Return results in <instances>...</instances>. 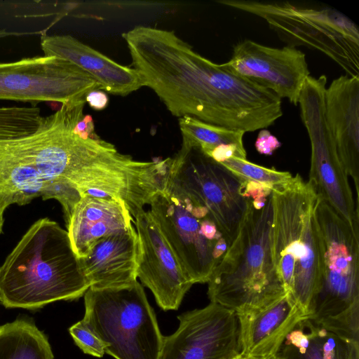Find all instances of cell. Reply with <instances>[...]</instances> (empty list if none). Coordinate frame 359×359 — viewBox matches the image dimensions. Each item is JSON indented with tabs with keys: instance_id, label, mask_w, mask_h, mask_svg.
Listing matches in <instances>:
<instances>
[{
	"instance_id": "cell-22",
	"label": "cell",
	"mask_w": 359,
	"mask_h": 359,
	"mask_svg": "<svg viewBox=\"0 0 359 359\" xmlns=\"http://www.w3.org/2000/svg\"><path fill=\"white\" fill-rule=\"evenodd\" d=\"M0 359H54L48 337L30 320L0 325Z\"/></svg>"
},
{
	"instance_id": "cell-25",
	"label": "cell",
	"mask_w": 359,
	"mask_h": 359,
	"mask_svg": "<svg viewBox=\"0 0 359 359\" xmlns=\"http://www.w3.org/2000/svg\"><path fill=\"white\" fill-rule=\"evenodd\" d=\"M69 332L75 344L84 353L97 358H102L106 353L104 342L83 319L72 325Z\"/></svg>"
},
{
	"instance_id": "cell-4",
	"label": "cell",
	"mask_w": 359,
	"mask_h": 359,
	"mask_svg": "<svg viewBox=\"0 0 359 359\" xmlns=\"http://www.w3.org/2000/svg\"><path fill=\"white\" fill-rule=\"evenodd\" d=\"M318 196L299 174L271 190V252L287 295L308 318L319 289L321 247L316 217Z\"/></svg>"
},
{
	"instance_id": "cell-31",
	"label": "cell",
	"mask_w": 359,
	"mask_h": 359,
	"mask_svg": "<svg viewBox=\"0 0 359 359\" xmlns=\"http://www.w3.org/2000/svg\"><path fill=\"white\" fill-rule=\"evenodd\" d=\"M3 224H4V217L0 216V233L2 232Z\"/></svg>"
},
{
	"instance_id": "cell-13",
	"label": "cell",
	"mask_w": 359,
	"mask_h": 359,
	"mask_svg": "<svg viewBox=\"0 0 359 359\" xmlns=\"http://www.w3.org/2000/svg\"><path fill=\"white\" fill-rule=\"evenodd\" d=\"M224 66L231 73L254 82L298 104L304 85L310 76L305 54L296 47L266 46L245 39L233 47Z\"/></svg>"
},
{
	"instance_id": "cell-2",
	"label": "cell",
	"mask_w": 359,
	"mask_h": 359,
	"mask_svg": "<svg viewBox=\"0 0 359 359\" xmlns=\"http://www.w3.org/2000/svg\"><path fill=\"white\" fill-rule=\"evenodd\" d=\"M271 190L245 182L246 212L235 239L207 283L210 302L236 315L266 307L287 294L271 252Z\"/></svg>"
},
{
	"instance_id": "cell-6",
	"label": "cell",
	"mask_w": 359,
	"mask_h": 359,
	"mask_svg": "<svg viewBox=\"0 0 359 359\" xmlns=\"http://www.w3.org/2000/svg\"><path fill=\"white\" fill-rule=\"evenodd\" d=\"M83 320L115 359H159L163 338L153 308L137 281L89 287Z\"/></svg>"
},
{
	"instance_id": "cell-11",
	"label": "cell",
	"mask_w": 359,
	"mask_h": 359,
	"mask_svg": "<svg viewBox=\"0 0 359 359\" xmlns=\"http://www.w3.org/2000/svg\"><path fill=\"white\" fill-rule=\"evenodd\" d=\"M101 90L99 83L75 64L55 56H34L0 62V100L74 105Z\"/></svg>"
},
{
	"instance_id": "cell-15",
	"label": "cell",
	"mask_w": 359,
	"mask_h": 359,
	"mask_svg": "<svg viewBox=\"0 0 359 359\" xmlns=\"http://www.w3.org/2000/svg\"><path fill=\"white\" fill-rule=\"evenodd\" d=\"M327 123L338 156L359 196V77L341 75L326 88Z\"/></svg>"
},
{
	"instance_id": "cell-16",
	"label": "cell",
	"mask_w": 359,
	"mask_h": 359,
	"mask_svg": "<svg viewBox=\"0 0 359 359\" xmlns=\"http://www.w3.org/2000/svg\"><path fill=\"white\" fill-rule=\"evenodd\" d=\"M236 316L240 352L250 359H277L288 334L307 318L287 294L266 307Z\"/></svg>"
},
{
	"instance_id": "cell-10",
	"label": "cell",
	"mask_w": 359,
	"mask_h": 359,
	"mask_svg": "<svg viewBox=\"0 0 359 359\" xmlns=\"http://www.w3.org/2000/svg\"><path fill=\"white\" fill-rule=\"evenodd\" d=\"M327 77L309 76L298 104L311 148L309 182L318 198L359 231L358 204L353 199L348 175L340 161L325 115Z\"/></svg>"
},
{
	"instance_id": "cell-12",
	"label": "cell",
	"mask_w": 359,
	"mask_h": 359,
	"mask_svg": "<svg viewBox=\"0 0 359 359\" xmlns=\"http://www.w3.org/2000/svg\"><path fill=\"white\" fill-rule=\"evenodd\" d=\"M177 318V330L163 338L159 359H227L240 352L233 311L210 302Z\"/></svg>"
},
{
	"instance_id": "cell-1",
	"label": "cell",
	"mask_w": 359,
	"mask_h": 359,
	"mask_svg": "<svg viewBox=\"0 0 359 359\" xmlns=\"http://www.w3.org/2000/svg\"><path fill=\"white\" fill-rule=\"evenodd\" d=\"M122 36L142 86L175 116L246 133L266 129L283 116L275 93L198 54L173 31L137 26Z\"/></svg>"
},
{
	"instance_id": "cell-9",
	"label": "cell",
	"mask_w": 359,
	"mask_h": 359,
	"mask_svg": "<svg viewBox=\"0 0 359 359\" xmlns=\"http://www.w3.org/2000/svg\"><path fill=\"white\" fill-rule=\"evenodd\" d=\"M149 205V211L189 278L194 284L208 283L229 245L207 211L165 187Z\"/></svg>"
},
{
	"instance_id": "cell-14",
	"label": "cell",
	"mask_w": 359,
	"mask_h": 359,
	"mask_svg": "<svg viewBox=\"0 0 359 359\" xmlns=\"http://www.w3.org/2000/svg\"><path fill=\"white\" fill-rule=\"evenodd\" d=\"M140 243L137 278L163 310H177L194 285L183 271L149 211L140 212L134 223Z\"/></svg>"
},
{
	"instance_id": "cell-23",
	"label": "cell",
	"mask_w": 359,
	"mask_h": 359,
	"mask_svg": "<svg viewBox=\"0 0 359 359\" xmlns=\"http://www.w3.org/2000/svg\"><path fill=\"white\" fill-rule=\"evenodd\" d=\"M179 126L182 136V149L196 148L206 155L222 145L243 146V131L205 123L189 116L180 117Z\"/></svg>"
},
{
	"instance_id": "cell-24",
	"label": "cell",
	"mask_w": 359,
	"mask_h": 359,
	"mask_svg": "<svg viewBox=\"0 0 359 359\" xmlns=\"http://www.w3.org/2000/svg\"><path fill=\"white\" fill-rule=\"evenodd\" d=\"M219 163L243 180L271 189L284 184L292 178V175L288 172L265 168L237 157L229 158Z\"/></svg>"
},
{
	"instance_id": "cell-26",
	"label": "cell",
	"mask_w": 359,
	"mask_h": 359,
	"mask_svg": "<svg viewBox=\"0 0 359 359\" xmlns=\"http://www.w3.org/2000/svg\"><path fill=\"white\" fill-rule=\"evenodd\" d=\"M255 145L260 154L270 156L280 147L281 143L269 130L262 129L258 133Z\"/></svg>"
},
{
	"instance_id": "cell-19",
	"label": "cell",
	"mask_w": 359,
	"mask_h": 359,
	"mask_svg": "<svg viewBox=\"0 0 359 359\" xmlns=\"http://www.w3.org/2000/svg\"><path fill=\"white\" fill-rule=\"evenodd\" d=\"M44 55L68 60L90 74L100 85L101 90L121 96L137 90L142 86L134 68L121 65L99 51L70 35H47L40 40Z\"/></svg>"
},
{
	"instance_id": "cell-27",
	"label": "cell",
	"mask_w": 359,
	"mask_h": 359,
	"mask_svg": "<svg viewBox=\"0 0 359 359\" xmlns=\"http://www.w3.org/2000/svg\"><path fill=\"white\" fill-rule=\"evenodd\" d=\"M86 102L94 109L102 110L109 103L107 95L100 90H95L89 92L86 96Z\"/></svg>"
},
{
	"instance_id": "cell-30",
	"label": "cell",
	"mask_w": 359,
	"mask_h": 359,
	"mask_svg": "<svg viewBox=\"0 0 359 359\" xmlns=\"http://www.w3.org/2000/svg\"><path fill=\"white\" fill-rule=\"evenodd\" d=\"M227 359H250L248 357L243 354L241 352H238L230 357Z\"/></svg>"
},
{
	"instance_id": "cell-8",
	"label": "cell",
	"mask_w": 359,
	"mask_h": 359,
	"mask_svg": "<svg viewBox=\"0 0 359 359\" xmlns=\"http://www.w3.org/2000/svg\"><path fill=\"white\" fill-rule=\"evenodd\" d=\"M165 188L175 196L203 208L229 246L248 206L245 181L199 149H181L169 158Z\"/></svg>"
},
{
	"instance_id": "cell-5",
	"label": "cell",
	"mask_w": 359,
	"mask_h": 359,
	"mask_svg": "<svg viewBox=\"0 0 359 359\" xmlns=\"http://www.w3.org/2000/svg\"><path fill=\"white\" fill-rule=\"evenodd\" d=\"M316 217L321 276L308 318L337 334L359 340V231L319 198Z\"/></svg>"
},
{
	"instance_id": "cell-29",
	"label": "cell",
	"mask_w": 359,
	"mask_h": 359,
	"mask_svg": "<svg viewBox=\"0 0 359 359\" xmlns=\"http://www.w3.org/2000/svg\"><path fill=\"white\" fill-rule=\"evenodd\" d=\"M27 34H29V33L8 32L5 29H0V38L8 36H20V35Z\"/></svg>"
},
{
	"instance_id": "cell-28",
	"label": "cell",
	"mask_w": 359,
	"mask_h": 359,
	"mask_svg": "<svg viewBox=\"0 0 359 359\" xmlns=\"http://www.w3.org/2000/svg\"><path fill=\"white\" fill-rule=\"evenodd\" d=\"M74 132L83 138L91 137L95 135L94 123L90 115H85L74 128Z\"/></svg>"
},
{
	"instance_id": "cell-17",
	"label": "cell",
	"mask_w": 359,
	"mask_h": 359,
	"mask_svg": "<svg viewBox=\"0 0 359 359\" xmlns=\"http://www.w3.org/2000/svg\"><path fill=\"white\" fill-rule=\"evenodd\" d=\"M134 219L126 204L104 192L83 195L66 222L74 251L81 259L99 239L133 226Z\"/></svg>"
},
{
	"instance_id": "cell-21",
	"label": "cell",
	"mask_w": 359,
	"mask_h": 359,
	"mask_svg": "<svg viewBox=\"0 0 359 359\" xmlns=\"http://www.w3.org/2000/svg\"><path fill=\"white\" fill-rule=\"evenodd\" d=\"M55 181H47L34 169L0 151V216L13 204L26 205L39 196L52 199Z\"/></svg>"
},
{
	"instance_id": "cell-18",
	"label": "cell",
	"mask_w": 359,
	"mask_h": 359,
	"mask_svg": "<svg viewBox=\"0 0 359 359\" xmlns=\"http://www.w3.org/2000/svg\"><path fill=\"white\" fill-rule=\"evenodd\" d=\"M140 243L134 226L102 238L81 258L90 287H117L137 280Z\"/></svg>"
},
{
	"instance_id": "cell-20",
	"label": "cell",
	"mask_w": 359,
	"mask_h": 359,
	"mask_svg": "<svg viewBox=\"0 0 359 359\" xmlns=\"http://www.w3.org/2000/svg\"><path fill=\"white\" fill-rule=\"evenodd\" d=\"M277 359H359V340L337 334L305 318L288 334Z\"/></svg>"
},
{
	"instance_id": "cell-3",
	"label": "cell",
	"mask_w": 359,
	"mask_h": 359,
	"mask_svg": "<svg viewBox=\"0 0 359 359\" xmlns=\"http://www.w3.org/2000/svg\"><path fill=\"white\" fill-rule=\"evenodd\" d=\"M90 287L68 233L43 218L33 224L0 267V303L34 310L74 300Z\"/></svg>"
},
{
	"instance_id": "cell-7",
	"label": "cell",
	"mask_w": 359,
	"mask_h": 359,
	"mask_svg": "<svg viewBox=\"0 0 359 359\" xmlns=\"http://www.w3.org/2000/svg\"><path fill=\"white\" fill-rule=\"evenodd\" d=\"M217 3L264 19L288 46L316 49L337 62L347 75L359 77L358 29L339 11L294 6L287 1Z\"/></svg>"
}]
</instances>
